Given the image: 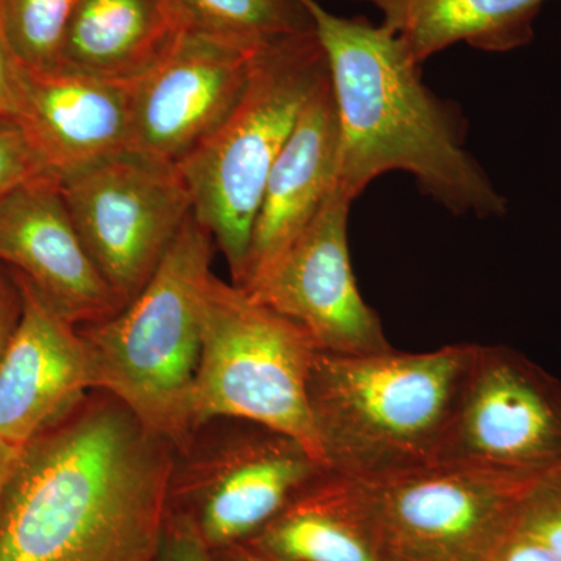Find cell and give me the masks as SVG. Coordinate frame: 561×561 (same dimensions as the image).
Listing matches in <instances>:
<instances>
[{
	"label": "cell",
	"instance_id": "1",
	"mask_svg": "<svg viewBox=\"0 0 561 561\" xmlns=\"http://www.w3.org/2000/svg\"><path fill=\"white\" fill-rule=\"evenodd\" d=\"M175 448L91 390L24 449L0 497V561H151Z\"/></svg>",
	"mask_w": 561,
	"mask_h": 561
},
{
	"label": "cell",
	"instance_id": "2",
	"mask_svg": "<svg viewBox=\"0 0 561 561\" xmlns=\"http://www.w3.org/2000/svg\"><path fill=\"white\" fill-rule=\"evenodd\" d=\"M300 2L327 55L337 106L339 190L354 202L382 173L402 171L459 216L507 213L504 195L465 150L460 111L424 84L400 36L382 22L335 16L320 0Z\"/></svg>",
	"mask_w": 561,
	"mask_h": 561
},
{
	"label": "cell",
	"instance_id": "3",
	"mask_svg": "<svg viewBox=\"0 0 561 561\" xmlns=\"http://www.w3.org/2000/svg\"><path fill=\"white\" fill-rule=\"evenodd\" d=\"M476 350L459 343L419 354L319 351L308 404L327 468L379 485L432 467Z\"/></svg>",
	"mask_w": 561,
	"mask_h": 561
},
{
	"label": "cell",
	"instance_id": "4",
	"mask_svg": "<svg viewBox=\"0 0 561 561\" xmlns=\"http://www.w3.org/2000/svg\"><path fill=\"white\" fill-rule=\"evenodd\" d=\"M216 249L192 214L138 297L108 319L79 327L94 365L95 390L124 402L175 451L192 432L203 297Z\"/></svg>",
	"mask_w": 561,
	"mask_h": 561
},
{
	"label": "cell",
	"instance_id": "5",
	"mask_svg": "<svg viewBox=\"0 0 561 561\" xmlns=\"http://www.w3.org/2000/svg\"><path fill=\"white\" fill-rule=\"evenodd\" d=\"M327 76V55L316 31L264 44L234 108L176 162L192 214L227 260L232 284L241 279L273 165Z\"/></svg>",
	"mask_w": 561,
	"mask_h": 561
},
{
	"label": "cell",
	"instance_id": "6",
	"mask_svg": "<svg viewBox=\"0 0 561 561\" xmlns=\"http://www.w3.org/2000/svg\"><path fill=\"white\" fill-rule=\"evenodd\" d=\"M317 353L300 324L210 276L191 394L192 431L217 419L254 421L297 438L323 463L308 404Z\"/></svg>",
	"mask_w": 561,
	"mask_h": 561
},
{
	"label": "cell",
	"instance_id": "7",
	"mask_svg": "<svg viewBox=\"0 0 561 561\" xmlns=\"http://www.w3.org/2000/svg\"><path fill=\"white\" fill-rule=\"evenodd\" d=\"M324 468L284 432L247 420L206 421L175 451L169 507L187 505L180 515L220 551L253 538Z\"/></svg>",
	"mask_w": 561,
	"mask_h": 561
},
{
	"label": "cell",
	"instance_id": "8",
	"mask_svg": "<svg viewBox=\"0 0 561 561\" xmlns=\"http://www.w3.org/2000/svg\"><path fill=\"white\" fill-rule=\"evenodd\" d=\"M432 467L531 482L561 467V382L507 346L478 345Z\"/></svg>",
	"mask_w": 561,
	"mask_h": 561
},
{
	"label": "cell",
	"instance_id": "9",
	"mask_svg": "<svg viewBox=\"0 0 561 561\" xmlns=\"http://www.w3.org/2000/svg\"><path fill=\"white\" fill-rule=\"evenodd\" d=\"M60 186L84 249L124 308L192 216L179 165L127 150L66 176Z\"/></svg>",
	"mask_w": 561,
	"mask_h": 561
},
{
	"label": "cell",
	"instance_id": "10",
	"mask_svg": "<svg viewBox=\"0 0 561 561\" xmlns=\"http://www.w3.org/2000/svg\"><path fill=\"white\" fill-rule=\"evenodd\" d=\"M351 202L337 187L278 261L247 294L300 324L319 351L370 354L393 348L362 298L351 265Z\"/></svg>",
	"mask_w": 561,
	"mask_h": 561
},
{
	"label": "cell",
	"instance_id": "11",
	"mask_svg": "<svg viewBox=\"0 0 561 561\" xmlns=\"http://www.w3.org/2000/svg\"><path fill=\"white\" fill-rule=\"evenodd\" d=\"M530 482L430 467L371 485L397 561H486Z\"/></svg>",
	"mask_w": 561,
	"mask_h": 561
},
{
	"label": "cell",
	"instance_id": "12",
	"mask_svg": "<svg viewBox=\"0 0 561 561\" xmlns=\"http://www.w3.org/2000/svg\"><path fill=\"white\" fill-rule=\"evenodd\" d=\"M257 50L184 33L135 81L130 150L176 164L234 108Z\"/></svg>",
	"mask_w": 561,
	"mask_h": 561
},
{
	"label": "cell",
	"instance_id": "13",
	"mask_svg": "<svg viewBox=\"0 0 561 561\" xmlns=\"http://www.w3.org/2000/svg\"><path fill=\"white\" fill-rule=\"evenodd\" d=\"M21 313L0 357V443L25 448L95 390L80 328L14 272Z\"/></svg>",
	"mask_w": 561,
	"mask_h": 561
},
{
	"label": "cell",
	"instance_id": "14",
	"mask_svg": "<svg viewBox=\"0 0 561 561\" xmlns=\"http://www.w3.org/2000/svg\"><path fill=\"white\" fill-rule=\"evenodd\" d=\"M0 262L77 327L122 309L81 242L57 176H39L0 198Z\"/></svg>",
	"mask_w": 561,
	"mask_h": 561
},
{
	"label": "cell",
	"instance_id": "15",
	"mask_svg": "<svg viewBox=\"0 0 561 561\" xmlns=\"http://www.w3.org/2000/svg\"><path fill=\"white\" fill-rule=\"evenodd\" d=\"M16 122L58 180L130 150L135 81L16 62Z\"/></svg>",
	"mask_w": 561,
	"mask_h": 561
},
{
	"label": "cell",
	"instance_id": "16",
	"mask_svg": "<svg viewBox=\"0 0 561 561\" xmlns=\"http://www.w3.org/2000/svg\"><path fill=\"white\" fill-rule=\"evenodd\" d=\"M337 106L328 70L268 175L234 286L250 289L311 224L337 183Z\"/></svg>",
	"mask_w": 561,
	"mask_h": 561
},
{
	"label": "cell",
	"instance_id": "17",
	"mask_svg": "<svg viewBox=\"0 0 561 561\" xmlns=\"http://www.w3.org/2000/svg\"><path fill=\"white\" fill-rule=\"evenodd\" d=\"M243 545L283 561H397L375 489L330 468Z\"/></svg>",
	"mask_w": 561,
	"mask_h": 561
},
{
	"label": "cell",
	"instance_id": "18",
	"mask_svg": "<svg viewBox=\"0 0 561 561\" xmlns=\"http://www.w3.org/2000/svg\"><path fill=\"white\" fill-rule=\"evenodd\" d=\"M184 33L169 0H79L58 68L133 83L164 60Z\"/></svg>",
	"mask_w": 561,
	"mask_h": 561
},
{
	"label": "cell",
	"instance_id": "19",
	"mask_svg": "<svg viewBox=\"0 0 561 561\" xmlns=\"http://www.w3.org/2000/svg\"><path fill=\"white\" fill-rule=\"evenodd\" d=\"M368 3L400 36L413 60L465 43L483 51H511L535 38L534 22L546 0H350Z\"/></svg>",
	"mask_w": 561,
	"mask_h": 561
},
{
	"label": "cell",
	"instance_id": "20",
	"mask_svg": "<svg viewBox=\"0 0 561 561\" xmlns=\"http://www.w3.org/2000/svg\"><path fill=\"white\" fill-rule=\"evenodd\" d=\"M184 31L261 47L284 36L313 31L300 0H169Z\"/></svg>",
	"mask_w": 561,
	"mask_h": 561
},
{
	"label": "cell",
	"instance_id": "21",
	"mask_svg": "<svg viewBox=\"0 0 561 561\" xmlns=\"http://www.w3.org/2000/svg\"><path fill=\"white\" fill-rule=\"evenodd\" d=\"M79 0H0V27L14 60L27 69L58 68Z\"/></svg>",
	"mask_w": 561,
	"mask_h": 561
},
{
	"label": "cell",
	"instance_id": "22",
	"mask_svg": "<svg viewBox=\"0 0 561 561\" xmlns=\"http://www.w3.org/2000/svg\"><path fill=\"white\" fill-rule=\"evenodd\" d=\"M515 526L561 556V467L524 489L516 505Z\"/></svg>",
	"mask_w": 561,
	"mask_h": 561
},
{
	"label": "cell",
	"instance_id": "23",
	"mask_svg": "<svg viewBox=\"0 0 561 561\" xmlns=\"http://www.w3.org/2000/svg\"><path fill=\"white\" fill-rule=\"evenodd\" d=\"M51 175L16 121H0V198L39 176Z\"/></svg>",
	"mask_w": 561,
	"mask_h": 561
},
{
	"label": "cell",
	"instance_id": "24",
	"mask_svg": "<svg viewBox=\"0 0 561 561\" xmlns=\"http://www.w3.org/2000/svg\"><path fill=\"white\" fill-rule=\"evenodd\" d=\"M151 561H213L210 549L187 516L169 512L158 551Z\"/></svg>",
	"mask_w": 561,
	"mask_h": 561
},
{
	"label": "cell",
	"instance_id": "25",
	"mask_svg": "<svg viewBox=\"0 0 561 561\" xmlns=\"http://www.w3.org/2000/svg\"><path fill=\"white\" fill-rule=\"evenodd\" d=\"M486 561H561V556L513 522Z\"/></svg>",
	"mask_w": 561,
	"mask_h": 561
},
{
	"label": "cell",
	"instance_id": "26",
	"mask_svg": "<svg viewBox=\"0 0 561 561\" xmlns=\"http://www.w3.org/2000/svg\"><path fill=\"white\" fill-rule=\"evenodd\" d=\"M16 60L7 46L0 27V121H16Z\"/></svg>",
	"mask_w": 561,
	"mask_h": 561
},
{
	"label": "cell",
	"instance_id": "27",
	"mask_svg": "<svg viewBox=\"0 0 561 561\" xmlns=\"http://www.w3.org/2000/svg\"><path fill=\"white\" fill-rule=\"evenodd\" d=\"M21 313V294L14 276L0 268V357Z\"/></svg>",
	"mask_w": 561,
	"mask_h": 561
},
{
	"label": "cell",
	"instance_id": "28",
	"mask_svg": "<svg viewBox=\"0 0 561 561\" xmlns=\"http://www.w3.org/2000/svg\"><path fill=\"white\" fill-rule=\"evenodd\" d=\"M220 561H283L273 559V557L264 556V553L254 551L247 545H234L230 548L220 549Z\"/></svg>",
	"mask_w": 561,
	"mask_h": 561
},
{
	"label": "cell",
	"instance_id": "29",
	"mask_svg": "<svg viewBox=\"0 0 561 561\" xmlns=\"http://www.w3.org/2000/svg\"><path fill=\"white\" fill-rule=\"evenodd\" d=\"M22 449L24 448H14V446L0 443V497H2L3 489H5L14 465L20 459Z\"/></svg>",
	"mask_w": 561,
	"mask_h": 561
}]
</instances>
